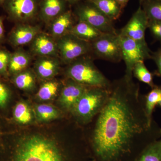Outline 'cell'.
Listing matches in <instances>:
<instances>
[{
  "instance_id": "28",
  "label": "cell",
  "mask_w": 161,
  "mask_h": 161,
  "mask_svg": "<svg viewBox=\"0 0 161 161\" xmlns=\"http://www.w3.org/2000/svg\"><path fill=\"white\" fill-rule=\"evenodd\" d=\"M148 28L153 37L161 43V22L149 20Z\"/></svg>"
},
{
  "instance_id": "34",
  "label": "cell",
  "mask_w": 161,
  "mask_h": 161,
  "mask_svg": "<svg viewBox=\"0 0 161 161\" xmlns=\"http://www.w3.org/2000/svg\"><path fill=\"white\" fill-rule=\"evenodd\" d=\"M4 33V27H3V22L0 19V40L3 37Z\"/></svg>"
},
{
  "instance_id": "13",
  "label": "cell",
  "mask_w": 161,
  "mask_h": 161,
  "mask_svg": "<svg viewBox=\"0 0 161 161\" xmlns=\"http://www.w3.org/2000/svg\"><path fill=\"white\" fill-rule=\"evenodd\" d=\"M65 0H42L40 4V16L47 23L54 19L65 11Z\"/></svg>"
},
{
  "instance_id": "14",
  "label": "cell",
  "mask_w": 161,
  "mask_h": 161,
  "mask_svg": "<svg viewBox=\"0 0 161 161\" xmlns=\"http://www.w3.org/2000/svg\"><path fill=\"white\" fill-rule=\"evenodd\" d=\"M40 31V27L38 26L20 25L12 33V43L16 46L26 45L32 42Z\"/></svg>"
},
{
  "instance_id": "25",
  "label": "cell",
  "mask_w": 161,
  "mask_h": 161,
  "mask_svg": "<svg viewBox=\"0 0 161 161\" xmlns=\"http://www.w3.org/2000/svg\"><path fill=\"white\" fill-rule=\"evenodd\" d=\"M59 85L56 81H50L43 84L38 91V98L42 100L51 99L57 94Z\"/></svg>"
},
{
  "instance_id": "11",
  "label": "cell",
  "mask_w": 161,
  "mask_h": 161,
  "mask_svg": "<svg viewBox=\"0 0 161 161\" xmlns=\"http://www.w3.org/2000/svg\"><path fill=\"white\" fill-rule=\"evenodd\" d=\"M87 87V86L70 79L61 92L60 98L61 105L67 111L71 112Z\"/></svg>"
},
{
  "instance_id": "4",
  "label": "cell",
  "mask_w": 161,
  "mask_h": 161,
  "mask_svg": "<svg viewBox=\"0 0 161 161\" xmlns=\"http://www.w3.org/2000/svg\"><path fill=\"white\" fill-rule=\"evenodd\" d=\"M66 75L69 79L86 86L109 89L112 84L95 65L93 58L87 55L69 64Z\"/></svg>"
},
{
  "instance_id": "35",
  "label": "cell",
  "mask_w": 161,
  "mask_h": 161,
  "mask_svg": "<svg viewBox=\"0 0 161 161\" xmlns=\"http://www.w3.org/2000/svg\"><path fill=\"white\" fill-rule=\"evenodd\" d=\"M65 1L67 3H69L70 4H75V3H79L81 0H65Z\"/></svg>"
},
{
  "instance_id": "27",
  "label": "cell",
  "mask_w": 161,
  "mask_h": 161,
  "mask_svg": "<svg viewBox=\"0 0 161 161\" xmlns=\"http://www.w3.org/2000/svg\"><path fill=\"white\" fill-rule=\"evenodd\" d=\"M134 161H161V155L150 145L141 153Z\"/></svg>"
},
{
  "instance_id": "1",
  "label": "cell",
  "mask_w": 161,
  "mask_h": 161,
  "mask_svg": "<svg viewBox=\"0 0 161 161\" xmlns=\"http://www.w3.org/2000/svg\"><path fill=\"white\" fill-rule=\"evenodd\" d=\"M109 92L105 105L89 123V141L97 161H128L160 138L161 128L148 118L133 78L114 80Z\"/></svg>"
},
{
  "instance_id": "2",
  "label": "cell",
  "mask_w": 161,
  "mask_h": 161,
  "mask_svg": "<svg viewBox=\"0 0 161 161\" xmlns=\"http://www.w3.org/2000/svg\"><path fill=\"white\" fill-rule=\"evenodd\" d=\"M14 161H64L57 145L38 135L26 137L19 144Z\"/></svg>"
},
{
  "instance_id": "20",
  "label": "cell",
  "mask_w": 161,
  "mask_h": 161,
  "mask_svg": "<svg viewBox=\"0 0 161 161\" xmlns=\"http://www.w3.org/2000/svg\"><path fill=\"white\" fill-rule=\"evenodd\" d=\"M161 97V86L155 85L151 88L147 95L143 96L144 107L148 118L150 121L153 120V113L157 106Z\"/></svg>"
},
{
  "instance_id": "29",
  "label": "cell",
  "mask_w": 161,
  "mask_h": 161,
  "mask_svg": "<svg viewBox=\"0 0 161 161\" xmlns=\"http://www.w3.org/2000/svg\"><path fill=\"white\" fill-rule=\"evenodd\" d=\"M10 57L7 52L0 50V73H4L6 71L9 65Z\"/></svg>"
},
{
  "instance_id": "15",
  "label": "cell",
  "mask_w": 161,
  "mask_h": 161,
  "mask_svg": "<svg viewBox=\"0 0 161 161\" xmlns=\"http://www.w3.org/2000/svg\"><path fill=\"white\" fill-rule=\"evenodd\" d=\"M74 25L72 12L67 10L52 21L51 33L53 36L59 38L69 33Z\"/></svg>"
},
{
  "instance_id": "3",
  "label": "cell",
  "mask_w": 161,
  "mask_h": 161,
  "mask_svg": "<svg viewBox=\"0 0 161 161\" xmlns=\"http://www.w3.org/2000/svg\"><path fill=\"white\" fill-rule=\"evenodd\" d=\"M109 94V89L87 86L71 112L78 123L88 124L103 109Z\"/></svg>"
},
{
  "instance_id": "6",
  "label": "cell",
  "mask_w": 161,
  "mask_h": 161,
  "mask_svg": "<svg viewBox=\"0 0 161 161\" xmlns=\"http://www.w3.org/2000/svg\"><path fill=\"white\" fill-rule=\"evenodd\" d=\"M92 52L96 59L119 63L122 60L118 33H103L91 42Z\"/></svg>"
},
{
  "instance_id": "10",
  "label": "cell",
  "mask_w": 161,
  "mask_h": 161,
  "mask_svg": "<svg viewBox=\"0 0 161 161\" xmlns=\"http://www.w3.org/2000/svg\"><path fill=\"white\" fill-rule=\"evenodd\" d=\"M6 10L13 19L25 23L35 18L38 13L37 0H6Z\"/></svg>"
},
{
  "instance_id": "24",
  "label": "cell",
  "mask_w": 161,
  "mask_h": 161,
  "mask_svg": "<svg viewBox=\"0 0 161 161\" xmlns=\"http://www.w3.org/2000/svg\"><path fill=\"white\" fill-rule=\"evenodd\" d=\"M14 83L17 87L20 89L30 90L35 85L34 77L30 72H22L15 78Z\"/></svg>"
},
{
  "instance_id": "30",
  "label": "cell",
  "mask_w": 161,
  "mask_h": 161,
  "mask_svg": "<svg viewBox=\"0 0 161 161\" xmlns=\"http://www.w3.org/2000/svg\"><path fill=\"white\" fill-rule=\"evenodd\" d=\"M157 67V74L161 76V47L157 51L152 53V59Z\"/></svg>"
},
{
  "instance_id": "17",
  "label": "cell",
  "mask_w": 161,
  "mask_h": 161,
  "mask_svg": "<svg viewBox=\"0 0 161 161\" xmlns=\"http://www.w3.org/2000/svg\"><path fill=\"white\" fill-rule=\"evenodd\" d=\"M69 33L90 43L104 33L88 23L82 21H78V23L72 26Z\"/></svg>"
},
{
  "instance_id": "26",
  "label": "cell",
  "mask_w": 161,
  "mask_h": 161,
  "mask_svg": "<svg viewBox=\"0 0 161 161\" xmlns=\"http://www.w3.org/2000/svg\"><path fill=\"white\" fill-rule=\"evenodd\" d=\"M36 112L39 119L44 121L53 120L59 116L58 110L49 105H39L36 107Z\"/></svg>"
},
{
  "instance_id": "33",
  "label": "cell",
  "mask_w": 161,
  "mask_h": 161,
  "mask_svg": "<svg viewBox=\"0 0 161 161\" xmlns=\"http://www.w3.org/2000/svg\"><path fill=\"white\" fill-rule=\"evenodd\" d=\"M116 1L119 3L121 7L124 8L125 6H126L127 3L130 0H116Z\"/></svg>"
},
{
  "instance_id": "22",
  "label": "cell",
  "mask_w": 161,
  "mask_h": 161,
  "mask_svg": "<svg viewBox=\"0 0 161 161\" xmlns=\"http://www.w3.org/2000/svg\"><path fill=\"white\" fill-rule=\"evenodd\" d=\"M132 75L141 82L146 84L151 88L155 86L153 80V75L145 65L144 61L136 64L132 69Z\"/></svg>"
},
{
  "instance_id": "7",
  "label": "cell",
  "mask_w": 161,
  "mask_h": 161,
  "mask_svg": "<svg viewBox=\"0 0 161 161\" xmlns=\"http://www.w3.org/2000/svg\"><path fill=\"white\" fill-rule=\"evenodd\" d=\"M57 43L61 59L67 64L92 52L90 42L81 40L70 33L59 38Z\"/></svg>"
},
{
  "instance_id": "37",
  "label": "cell",
  "mask_w": 161,
  "mask_h": 161,
  "mask_svg": "<svg viewBox=\"0 0 161 161\" xmlns=\"http://www.w3.org/2000/svg\"><path fill=\"white\" fill-rule=\"evenodd\" d=\"M6 1V0H0V3H3L4 1Z\"/></svg>"
},
{
  "instance_id": "36",
  "label": "cell",
  "mask_w": 161,
  "mask_h": 161,
  "mask_svg": "<svg viewBox=\"0 0 161 161\" xmlns=\"http://www.w3.org/2000/svg\"><path fill=\"white\" fill-rule=\"evenodd\" d=\"M157 106L159 107L160 108H161V97L158 103Z\"/></svg>"
},
{
  "instance_id": "5",
  "label": "cell",
  "mask_w": 161,
  "mask_h": 161,
  "mask_svg": "<svg viewBox=\"0 0 161 161\" xmlns=\"http://www.w3.org/2000/svg\"><path fill=\"white\" fill-rule=\"evenodd\" d=\"M122 60L125 64V76L133 78L132 69L140 61L152 59V53L147 43L140 42L118 33Z\"/></svg>"
},
{
  "instance_id": "8",
  "label": "cell",
  "mask_w": 161,
  "mask_h": 161,
  "mask_svg": "<svg viewBox=\"0 0 161 161\" xmlns=\"http://www.w3.org/2000/svg\"><path fill=\"white\" fill-rule=\"evenodd\" d=\"M76 14L78 21L88 23L104 33L117 34L113 22L92 3L78 6Z\"/></svg>"
},
{
  "instance_id": "18",
  "label": "cell",
  "mask_w": 161,
  "mask_h": 161,
  "mask_svg": "<svg viewBox=\"0 0 161 161\" xmlns=\"http://www.w3.org/2000/svg\"><path fill=\"white\" fill-rule=\"evenodd\" d=\"M112 21L120 16L123 8L116 0H87Z\"/></svg>"
},
{
  "instance_id": "16",
  "label": "cell",
  "mask_w": 161,
  "mask_h": 161,
  "mask_svg": "<svg viewBox=\"0 0 161 161\" xmlns=\"http://www.w3.org/2000/svg\"><path fill=\"white\" fill-rule=\"evenodd\" d=\"M59 60L52 57H40L35 64V68L38 75L43 78L53 77L59 69Z\"/></svg>"
},
{
  "instance_id": "31",
  "label": "cell",
  "mask_w": 161,
  "mask_h": 161,
  "mask_svg": "<svg viewBox=\"0 0 161 161\" xmlns=\"http://www.w3.org/2000/svg\"><path fill=\"white\" fill-rule=\"evenodd\" d=\"M9 92L6 87L0 82V106H3L7 102Z\"/></svg>"
},
{
  "instance_id": "23",
  "label": "cell",
  "mask_w": 161,
  "mask_h": 161,
  "mask_svg": "<svg viewBox=\"0 0 161 161\" xmlns=\"http://www.w3.org/2000/svg\"><path fill=\"white\" fill-rule=\"evenodd\" d=\"M14 115L15 120L22 124L29 123L32 119V113L27 104L23 102L19 103L15 107Z\"/></svg>"
},
{
  "instance_id": "12",
  "label": "cell",
  "mask_w": 161,
  "mask_h": 161,
  "mask_svg": "<svg viewBox=\"0 0 161 161\" xmlns=\"http://www.w3.org/2000/svg\"><path fill=\"white\" fill-rule=\"evenodd\" d=\"M31 43V50L40 57H54L58 52L57 43L45 34L39 33Z\"/></svg>"
},
{
  "instance_id": "32",
  "label": "cell",
  "mask_w": 161,
  "mask_h": 161,
  "mask_svg": "<svg viewBox=\"0 0 161 161\" xmlns=\"http://www.w3.org/2000/svg\"><path fill=\"white\" fill-rule=\"evenodd\" d=\"M152 147L161 155V139L151 144Z\"/></svg>"
},
{
  "instance_id": "21",
  "label": "cell",
  "mask_w": 161,
  "mask_h": 161,
  "mask_svg": "<svg viewBox=\"0 0 161 161\" xmlns=\"http://www.w3.org/2000/svg\"><path fill=\"white\" fill-rule=\"evenodd\" d=\"M141 6L149 20L161 22V0H140Z\"/></svg>"
},
{
  "instance_id": "19",
  "label": "cell",
  "mask_w": 161,
  "mask_h": 161,
  "mask_svg": "<svg viewBox=\"0 0 161 161\" xmlns=\"http://www.w3.org/2000/svg\"><path fill=\"white\" fill-rule=\"evenodd\" d=\"M31 60L29 54L23 51L15 52L10 57L9 68L12 73H19L25 69L29 65Z\"/></svg>"
},
{
  "instance_id": "9",
  "label": "cell",
  "mask_w": 161,
  "mask_h": 161,
  "mask_svg": "<svg viewBox=\"0 0 161 161\" xmlns=\"http://www.w3.org/2000/svg\"><path fill=\"white\" fill-rule=\"evenodd\" d=\"M148 23L149 19L140 5L129 22L118 33L121 36L147 43L145 39V32L148 28Z\"/></svg>"
}]
</instances>
